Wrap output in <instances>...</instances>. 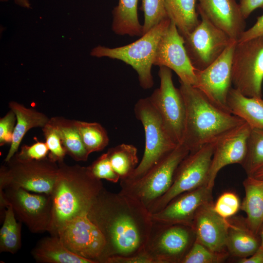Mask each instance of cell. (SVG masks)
Returning a JSON list of instances; mask_svg holds the SVG:
<instances>
[{
	"label": "cell",
	"instance_id": "obj_1",
	"mask_svg": "<svg viewBox=\"0 0 263 263\" xmlns=\"http://www.w3.org/2000/svg\"><path fill=\"white\" fill-rule=\"evenodd\" d=\"M106 241L102 263L112 257H129L145 251L153 226L148 209L121 191L104 188L88 212Z\"/></svg>",
	"mask_w": 263,
	"mask_h": 263
},
{
	"label": "cell",
	"instance_id": "obj_2",
	"mask_svg": "<svg viewBox=\"0 0 263 263\" xmlns=\"http://www.w3.org/2000/svg\"><path fill=\"white\" fill-rule=\"evenodd\" d=\"M186 116L182 144L189 152L218 141L245 122L212 103L197 88L179 81Z\"/></svg>",
	"mask_w": 263,
	"mask_h": 263
},
{
	"label": "cell",
	"instance_id": "obj_3",
	"mask_svg": "<svg viewBox=\"0 0 263 263\" xmlns=\"http://www.w3.org/2000/svg\"><path fill=\"white\" fill-rule=\"evenodd\" d=\"M59 170L51 193L53 212L48 231L57 236L66 223L88 213L96 198L104 188L101 179L95 177L88 167L58 163Z\"/></svg>",
	"mask_w": 263,
	"mask_h": 263
},
{
	"label": "cell",
	"instance_id": "obj_4",
	"mask_svg": "<svg viewBox=\"0 0 263 263\" xmlns=\"http://www.w3.org/2000/svg\"><path fill=\"white\" fill-rule=\"evenodd\" d=\"M170 21L169 17L164 19L131 44L115 48L97 46L92 49L91 55L123 61L136 72L140 86L145 90L150 89L154 84L151 67L158 44Z\"/></svg>",
	"mask_w": 263,
	"mask_h": 263
},
{
	"label": "cell",
	"instance_id": "obj_5",
	"mask_svg": "<svg viewBox=\"0 0 263 263\" xmlns=\"http://www.w3.org/2000/svg\"><path fill=\"white\" fill-rule=\"evenodd\" d=\"M134 113L144 130L145 150L142 158L132 174L127 179L120 180L124 182H132L142 177L178 145L169 134L149 97L136 102Z\"/></svg>",
	"mask_w": 263,
	"mask_h": 263
},
{
	"label": "cell",
	"instance_id": "obj_6",
	"mask_svg": "<svg viewBox=\"0 0 263 263\" xmlns=\"http://www.w3.org/2000/svg\"><path fill=\"white\" fill-rule=\"evenodd\" d=\"M189 153L186 146L179 144L139 179L132 182L120 181V191L148 209L169 190L177 167Z\"/></svg>",
	"mask_w": 263,
	"mask_h": 263
},
{
	"label": "cell",
	"instance_id": "obj_7",
	"mask_svg": "<svg viewBox=\"0 0 263 263\" xmlns=\"http://www.w3.org/2000/svg\"><path fill=\"white\" fill-rule=\"evenodd\" d=\"M0 168V190L22 188L51 195L59 170L57 163L48 157L40 160L20 161L13 156Z\"/></svg>",
	"mask_w": 263,
	"mask_h": 263
},
{
	"label": "cell",
	"instance_id": "obj_8",
	"mask_svg": "<svg viewBox=\"0 0 263 263\" xmlns=\"http://www.w3.org/2000/svg\"><path fill=\"white\" fill-rule=\"evenodd\" d=\"M231 75L233 88L245 96L262 98L263 35L237 42Z\"/></svg>",
	"mask_w": 263,
	"mask_h": 263
},
{
	"label": "cell",
	"instance_id": "obj_9",
	"mask_svg": "<svg viewBox=\"0 0 263 263\" xmlns=\"http://www.w3.org/2000/svg\"><path fill=\"white\" fill-rule=\"evenodd\" d=\"M217 142L207 144L189 152L182 161L169 190L148 208L151 215L160 211L178 195L206 185Z\"/></svg>",
	"mask_w": 263,
	"mask_h": 263
},
{
	"label": "cell",
	"instance_id": "obj_10",
	"mask_svg": "<svg viewBox=\"0 0 263 263\" xmlns=\"http://www.w3.org/2000/svg\"><path fill=\"white\" fill-rule=\"evenodd\" d=\"M160 85L149 97L159 114L169 134L177 145L182 144L186 116L184 98L173 83L171 70L159 67Z\"/></svg>",
	"mask_w": 263,
	"mask_h": 263
},
{
	"label": "cell",
	"instance_id": "obj_11",
	"mask_svg": "<svg viewBox=\"0 0 263 263\" xmlns=\"http://www.w3.org/2000/svg\"><path fill=\"white\" fill-rule=\"evenodd\" d=\"M197 10L201 19L184 38V45L192 66L202 70L215 61L234 40L214 25L197 6Z\"/></svg>",
	"mask_w": 263,
	"mask_h": 263
},
{
	"label": "cell",
	"instance_id": "obj_12",
	"mask_svg": "<svg viewBox=\"0 0 263 263\" xmlns=\"http://www.w3.org/2000/svg\"><path fill=\"white\" fill-rule=\"evenodd\" d=\"M0 195L3 197L7 206H12L17 219L31 232L49 231L53 212L51 195L32 193L20 188H7L0 190Z\"/></svg>",
	"mask_w": 263,
	"mask_h": 263
},
{
	"label": "cell",
	"instance_id": "obj_13",
	"mask_svg": "<svg viewBox=\"0 0 263 263\" xmlns=\"http://www.w3.org/2000/svg\"><path fill=\"white\" fill-rule=\"evenodd\" d=\"M153 223L145 251L154 263H181L195 241L191 227Z\"/></svg>",
	"mask_w": 263,
	"mask_h": 263
},
{
	"label": "cell",
	"instance_id": "obj_14",
	"mask_svg": "<svg viewBox=\"0 0 263 263\" xmlns=\"http://www.w3.org/2000/svg\"><path fill=\"white\" fill-rule=\"evenodd\" d=\"M57 236L70 251L94 263H102L106 241L88 213L76 217L58 231Z\"/></svg>",
	"mask_w": 263,
	"mask_h": 263
},
{
	"label": "cell",
	"instance_id": "obj_15",
	"mask_svg": "<svg viewBox=\"0 0 263 263\" xmlns=\"http://www.w3.org/2000/svg\"><path fill=\"white\" fill-rule=\"evenodd\" d=\"M237 42L232 40L220 56L207 68L195 71L196 82L193 86L214 105L228 112L227 98L232 88V61Z\"/></svg>",
	"mask_w": 263,
	"mask_h": 263
},
{
	"label": "cell",
	"instance_id": "obj_16",
	"mask_svg": "<svg viewBox=\"0 0 263 263\" xmlns=\"http://www.w3.org/2000/svg\"><path fill=\"white\" fill-rule=\"evenodd\" d=\"M153 65L173 71L179 81L192 86L195 84V69L187 53L184 38L171 20L159 41Z\"/></svg>",
	"mask_w": 263,
	"mask_h": 263
},
{
	"label": "cell",
	"instance_id": "obj_17",
	"mask_svg": "<svg viewBox=\"0 0 263 263\" xmlns=\"http://www.w3.org/2000/svg\"><path fill=\"white\" fill-rule=\"evenodd\" d=\"M212 189L204 185L178 195L160 211L151 214L153 222L161 225H182L191 227L199 208L212 201Z\"/></svg>",
	"mask_w": 263,
	"mask_h": 263
},
{
	"label": "cell",
	"instance_id": "obj_18",
	"mask_svg": "<svg viewBox=\"0 0 263 263\" xmlns=\"http://www.w3.org/2000/svg\"><path fill=\"white\" fill-rule=\"evenodd\" d=\"M251 129L245 122L217 141L206 184L208 187L213 189L217 174L224 167L233 164H242L246 156Z\"/></svg>",
	"mask_w": 263,
	"mask_h": 263
},
{
	"label": "cell",
	"instance_id": "obj_19",
	"mask_svg": "<svg viewBox=\"0 0 263 263\" xmlns=\"http://www.w3.org/2000/svg\"><path fill=\"white\" fill-rule=\"evenodd\" d=\"M212 202L201 206L194 217L191 228L195 240L216 252H225L230 225L213 209Z\"/></svg>",
	"mask_w": 263,
	"mask_h": 263
},
{
	"label": "cell",
	"instance_id": "obj_20",
	"mask_svg": "<svg viewBox=\"0 0 263 263\" xmlns=\"http://www.w3.org/2000/svg\"><path fill=\"white\" fill-rule=\"evenodd\" d=\"M197 5L208 19L230 38L237 41L245 30V19L235 0H198Z\"/></svg>",
	"mask_w": 263,
	"mask_h": 263
},
{
	"label": "cell",
	"instance_id": "obj_21",
	"mask_svg": "<svg viewBox=\"0 0 263 263\" xmlns=\"http://www.w3.org/2000/svg\"><path fill=\"white\" fill-rule=\"evenodd\" d=\"M9 107L16 114L17 123L5 162L9 161L17 152L23 137L29 130L37 127L42 128L50 120L43 113L34 109L27 108L16 101L10 102Z\"/></svg>",
	"mask_w": 263,
	"mask_h": 263
},
{
	"label": "cell",
	"instance_id": "obj_22",
	"mask_svg": "<svg viewBox=\"0 0 263 263\" xmlns=\"http://www.w3.org/2000/svg\"><path fill=\"white\" fill-rule=\"evenodd\" d=\"M243 186L245 196L240 209L246 214L245 222L247 226L259 235L263 225V178L247 176Z\"/></svg>",
	"mask_w": 263,
	"mask_h": 263
},
{
	"label": "cell",
	"instance_id": "obj_23",
	"mask_svg": "<svg viewBox=\"0 0 263 263\" xmlns=\"http://www.w3.org/2000/svg\"><path fill=\"white\" fill-rule=\"evenodd\" d=\"M230 113L244 120L251 129L263 130V100L248 97L231 88L227 98Z\"/></svg>",
	"mask_w": 263,
	"mask_h": 263
},
{
	"label": "cell",
	"instance_id": "obj_24",
	"mask_svg": "<svg viewBox=\"0 0 263 263\" xmlns=\"http://www.w3.org/2000/svg\"><path fill=\"white\" fill-rule=\"evenodd\" d=\"M32 255L41 263H94L70 251L57 236L41 239L33 249Z\"/></svg>",
	"mask_w": 263,
	"mask_h": 263
},
{
	"label": "cell",
	"instance_id": "obj_25",
	"mask_svg": "<svg viewBox=\"0 0 263 263\" xmlns=\"http://www.w3.org/2000/svg\"><path fill=\"white\" fill-rule=\"evenodd\" d=\"M49 122L58 132L67 154L76 161H87L90 154L83 145L75 120L56 116L50 118Z\"/></svg>",
	"mask_w": 263,
	"mask_h": 263
},
{
	"label": "cell",
	"instance_id": "obj_26",
	"mask_svg": "<svg viewBox=\"0 0 263 263\" xmlns=\"http://www.w3.org/2000/svg\"><path fill=\"white\" fill-rule=\"evenodd\" d=\"M139 0H119L113 11L112 30L118 35L142 36L143 25L139 21Z\"/></svg>",
	"mask_w": 263,
	"mask_h": 263
},
{
	"label": "cell",
	"instance_id": "obj_27",
	"mask_svg": "<svg viewBox=\"0 0 263 263\" xmlns=\"http://www.w3.org/2000/svg\"><path fill=\"white\" fill-rule=\"evenodd\" d=\"M197 0H165L168 17L177 27L183 38L189 34L198 25Z\"/></svg>",
	"mask_w": 263,
	"mask_h": 263
},
{
	"label": "cell",
	"instance_id": "obj_28",
	"mask_svg": "<svg viewBox=\"0 0 263 263\" xmlns=\"http://www.w3.org/2000/svg\"><path fill=\"white\" fill-rule=\"evenodd\" d=\"M260 245V236L251 230L245 222L242 226L230 223L226 247L232 256L239 259L248 257Z\"/></svg>",
	"mask_w": 263,
	"mask_h": 263
},
{
	"label": "cell",
	"instance_id": "obj_29",
	"mask_svg": "<svg viewBox=\"0 0 263 263\" xmlns=\"http://www.w3.org/2000/svg\"><path fill=\"white\" fill-rule=\"evenodd\" d=\"M107 153L120 180L129 178L138 165L137 150L132 145L121 144L111 148Z\"/></svg>",
	"mask_w": 263,
	"mask_h": 263
},
{
	"label": "cell",
	"instance_id": "obj_30",
	"mask_svg": "<svg viewBox=\"0 0 263 263\" xmlns=\"http://www.w3.org/2000/svg\"><path fill=\"white\" fill-rule=\"evenodd\" d=\"M17 218L10 205L4 212L3 221L0 229V252L15 254L21 246V225Z\"/></svg>",
	"mask_w": 263,
	"mask_h": 263
},
{
	"label": "cell",
	"instance_id": "obj_31",
	"mask_svg": "<svg viewBox=\"0 0 263 263\" xmlns=\"http://www.w3.org/2000/svg\"><path fill=\"white\" fill-rule=\"evenodd\" d=\"M75 121L83 145L89 154L101 151L108 145L109 138L107 132L100 124Z\"/></svg>",
	"mask_w": 263,
	"mask_h": 263
},
{
	"label": "cell",
	"instance_id": "obj_32",
	"mask_svg": "<svg viewBox=\"0 0 263 263\" xmlns=\"http://www.w3.org/2000/svg\"><path fill=\"white\" fill-rule=\"evenodd\" d=\"M242 166L247 176L263 167V130L251 129L246 156Z\"/></svg>",
	"mask_w": 263,
	"mask_h": 263
},
{
	"label": "cell",
	"instance_id": "obj_33",
	"mask_svg": "<svg viewBox=\"0 0 263 263\" xmlns=\"http://www.w3.org/2000/svg\"><path fill=\"white\" fill-rule=\"evenodd\" d=\"M225 252H216L195 240L181 263H219L227 257Z\"/></svg>",
	"mask_w": 263,
	"mask_h": 263
},
{
	"label": "cell",
	"instance_id": "obj_34",
	"mask_svg": "<svg viewBox=\"0 0 263 263\" xmlns=\"http://www.w3.org/2000/svg\"><path fill=\"white\" fill-rule=\"evenodd\" d=\"M142 6L144 14L143 35L168 17L165 0H142Z\"/></svg>",
	"mask_w": 263,
	"mask_h": 263
},
{
	"label": "cell",
	"instance_id": "obj_35",
	"mask_svg": "<svg viewBox=\"0 0 263 263\" xmlns=\"http://www.w3.org/2000/svg\"><path fill=\"white\" fill-rule=\"evenodd\" d=\"M42 130L49 149L48 157L57 163L63 162L67 152L57 130L49 122Z\"/></svg>",
	"mask_w": 263,
	"mask_h": 263
},
{
	"label": "cell",
	"instance_id": "obj_36",
	"mask_svg": "<svg viewBox=\"0 0 263 263\" xmlns=\"http://www.w3.org/2000/svg\"><path fill=\"white\" fill-rule=\"evenodd\" d=\"M240 202L234 192L227 191L222 194L213 204L214 210L225 219L234 215L240 209Z\"/></svg>",
	"mask_w": 263,
	"mask_h": 263
},
{
	"label": "cell",
	"instance_id": "obj_37",
	"mask_svg": "<svg viewBox=\"0 0 263 263\" xmlns=\"http://www.w3.org/2000/svg\"><path fill=\"white\" fill-rule=\"evenodd\" d=\"M88 167L92 173L99 179H105L114 183L120 179L113 169L107 152L102 154Z\"/></svg>",
	"mask_w": 263,
	"mask_h": 263
},
{
	"label": "cell",
	"instance_id": "obj_38",
	"mask_svg": "<svg viewBox=\"0 0 263 263\" xmlns=\"http://www.w3.org/2000/svg\"><path fill=\"white\" fill-rule=\"evenodd\" d=\"M49 149L45 142H37L28 146L23 145L20 150L13 156L20 161H31L40 160L47 157Z\"/></svg>",
	"mask_w": 263,
	"mask_h": 263
},
{
	"label": "cell",
	"instance_id": "obj_39",
	"mask_svg": "<svg viewBox=\"0 0 263 263\" xmlns=\"http://www.w3.org/2000/svg\"><path fill=\"white\" fill-rule=\"evenodd\" d=\"M17 118L12 110L0 119V146L12 142Z\"/></svg>",
	"mask_w": 263,
	"mask_h": 263
},
{
	"label": "cell",
	"instance_id": "obj_40",
	"mask_svg": "<svg viewBox=\"0 0 263 263\" xmlns=\"http://www.w3.org/2000/svg\"><path fill=\"white\" fill-rule=\"evenodd\" d=\"M105 263H154V260L145 251L129 257L114 256L108 258Z\"/></svg>",
	"mask_w": 263,
	"mask_h": 263
},
{
	"label": "cell",
	"instance_id": "obj_41",
	"mask_svg": "<svg viewBox=\"0 0 263 263\" xmlns=\"http://www.w3.org/2000/svg\"><path fill=\"white\" fill-rule=\"evenodd\" d=\"M263 35V15L258 17L254 25L245 30L237 42H243Z\"/></svg>",
	"mask_w": 263,
	"mask_h": 263
},
{
	"label": "cell",
	"instance_id": "obj_42",
	"mask_svg": "<svg viewBox=\"0 0 263 263\" xmlns=\"http://www.w3.org/2000/svg\"><path fill=\"white\" fill-rule=\"evenodd\" d=\"M239 4L242 16L245 19L255 9H263V0H240Z\"/></svg>",
	"mask_w": 263,
	"mask_h": 263
},
{
	"label": "cell",
	"instance_id": "obj_43",
	"mask_svg": "<svg viewBox=\"0 0 263 263\" xmlns=\"http://www.w3.org/2000/svg\"><path fill=\"white\" fill-rule=\"evenodd\" d=\"M239 263H263V247L261 245L257 251L248 257L239 259Z\"/></svg>",
	"mask_w": 263,
	"mask_h": 263
},
{
	"label": "cell",
	"instance_id": "obj_44",
	"mask_svg": "<svg viewBox=\"0 0 263 263\" xmlns=\"http://www.w3.org/2000/svg\"><path fill=\"white\" fill-rule=\"evenodd\" d=\"M9 0H0L1 2H7ZM14 3L24 8L30 9L31 8V3L30 0H13Z\"/></svg>",
	"mask_w": 263,
	"mask_h": 263
},
{
	"label": "cell",
	"instance_id": "obj_45",
	"mask_svg": "<svg viewBox=\"0 0 263 263\" xmlns=\"http://www.w3.org/2000/svg\"><path fill=\"white\" fill-rule=\"evenodd\" d=\"M248 176H252L257 178H263V167L257 170L252 175Z\"/></svg>",
	"mask_w": 263,
	"mask_h": 263
},
{
	"label": "cell",
	"instance_id": "obj_46",
	"mask_svg": "<svg viewBox=\"0 0 263 263\" xmlns=\"http://www.w3.org/2000/svg\"><path fill=\"white\" fill-rule=\"evenodd\" d=\"M259 236L261 240V246L263 247V225L261 228Z\"/></svg>",
	"mask_w": 263,
	"mask_h": 263
}]
</instances>
